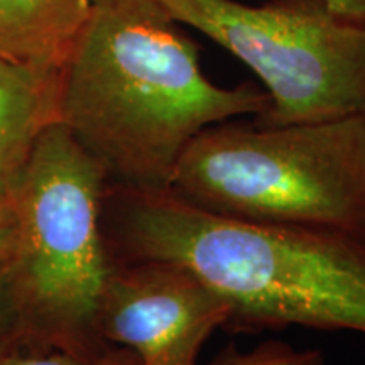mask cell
I'll return each mask as SVG.
<instances>
[{"instance_id":"obj_12","label":"cell","mask_w":365,"mask_h":365,"mask_svg":"<svg viewBox=\"0 0 365 365\" xmlns=\"http://www.w3.org/2000/svg\"><path fill=\"white\" fill-rule=\"evenodd\" d=\"M17 247V223L11 198L0 195V281L11 274Z\"/></svg>"},{"instance_id":"obj_13","label":"cell","mask_w":365,"mask_h":365,"mask_svg":"<svg viewBox=\"0 0 365 365\" xmlns=\"http://www.w3.org/2000/svg\"><path fill=\"white\" fill-rule=\"evenodd\" d=\"M325 2L350 19L365 22V0H325Z\"/></svg>"},{"instance_id":"obj_1","label":"cell","mask_w":365,"mask_h":365,"mask_svg":"<svg viewBox=\"0 0 365 365\" xmlns=\"http://www.w3.org/2000/svg\"><path fill=\"white\" fill-rule=\"evenodd\" d=\"M269 108L264 88L208 80L198 46L159 0H90L61 70L58 122L97 159L108 185L170 190L200 132Z\"/></svg>"},{"instance_id":"obj_8","label":"cell","mask_w":365,"mask_h":365,"mask_svg":"<svg viewBox=\"0 0 365 365\" xmlns=\"http://www.w3.org/2000/svg\"><path fill=\"white\" fill-rule=\"evenodd\" d=\"M90 0H0V56L61 71Z\"/></svg>"},{"instance_id":"obj_6","label":"cell","mask_w":365,"mask_h":365,"mask_svg":"<svg viewBox=\"0 0 365 365\" xmlns=\"http://www.w3.org/2000/svg\"><path fill=\"white\" fill-rule=\"evenodd\" d=\"M228 323V307L188 267L168 261L115 262L98 309V333L137 365H196Z\"/></svg>"},{"instance_id":"obj_10","label":"cell","mask_w":365,"mask_h":365,"mask_svg":"<svg viewBox=\"0 0 365 365\" xmlns=\"http://www.w3.org/2000/svg\"><path fill=\"white\" fill-rule=\"evenodd\" d=\"M0 365H137V357L124 346H113L98 357H83L65 350L22 346L0 362Z\"/></svg>"},{"instance_id":"obj_2","label":"cell","mask_w":365,"mask_h":365,"mask_svg":"<svg viewBox=\"0 0 365 365\" xmlns=\"http://www.w3.org/2000/svg\"><path fill=\"white\" fill-rule=\"evenodd\" d=\"M103 234L115 262L188 267L228 307L227 330L304 327L365 335V240L213 215L170 190L107 185Z\"/></svg>"},{"instance_id":"obj_11","label":"cell","mask_w":365,"mask_h":365,"mask_svg":"<svg viewBox=\"0 0 365 365\" xmlns=\"http://www.w3.org/2000/svg\"><path fill=\"white\" fill-rule=\"evenodd\" d=\"M22 346L33 345L9 274L0 281V362Z\"/></svg>"},{"instance_id":"obj_7","label":"cell","mask_w":365,"mask_h":365,"mask_svg":"<svg viewBox=\"0 0 365 365\" xmlns=\"http://www.w3.org/2000/svg\"><path fill=\"white\" fill-rule=\"evenodd\" d=\"M61 71L0 56V193L19 173L36 139L58 122Z\"/></svg>"},{"instance_id":"obj_14","label":"cell","mask_w":365,"mask_h":365,"mask_svg":"<svg viewBox=\"0 0 365 365\" xmlns=\"http://www.w3.org/2000/svg\"><path fill=\"white\" fill-rule=\"evenodd\" d=\"M0 195H2V193H0Z\"/></svg>"},{"instance_id":"obj_4","label":"cell","mask_w":365,"mask_h":365,"mask_svg":"<svg viewBox=\"0 0 365 365\" xmlns=\"http://www.w3.org/2000/svg\"><path fill=\"white\" fill-rule=\"evenodd\" d=\"M103 168L61 122L41 132L6 193L17 223L11 281L33 349L110 352L98 309L113 271L103 234Z\"/></svg>"},{"instance_id":"obj_5","label":"cell","mask_w":365,"mask_h":365,"mask_svg":"<svg viewBox=\"0 0 365 365\" xmlns=\"http://www.w3.org/2000/svg\"><path fill=\"white\" fill-rule=\"evenodd\" d=\"M252 70L271 98L259 124L365 115V22L325 0H159Z\"/></svg>"},{"instance_id":"obj_9","label":"cell","mask_w":365,"mask_h":365,"mask_svg":"<svg viewBox=\"0 0 365 365\" xmlns=\"http://www.w3.org/2000/svg\"><path fill=\"white\" fill-rule=\"evenodd\" d=\"M210 365H325V357L319 350H299L284 341L267 340L252 350L228 345Z\"/></svg>"},{"instance_id":"obj_3","label":"cell","mask_w":365,"mask_h":365,"mask_svg":"<svg viewBox=\"0 0 365 365\" xmlns=\"http://www.w3.org/2000/svg\"><path fill=\"white\" fill-rule=\"evenodd\" d=\"M170 191L218 217L365 240V115L210 125L182 153Z\"/></svg>"}]
</instances>
